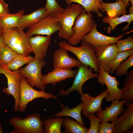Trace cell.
<instances>
[{"instance_id": "obj_17", "label": "cell", "mask_w": 133, "mask_h": 133, "mask_svg": "<svg viewBox=\"0 0 133 133\" xmlns=\"http://www.w3.org/2000/svg\"><path fill=\"white\" fill-rule=\"evenodd\" d=\"M51 35L44 36L37 35L30 37V43L34 55V59L43 60L51 43Z\"/></svg>"}, {"instance_id": "obj_25", "label": "cell", "mask_w": 133, "mask_h": 133, "mask_svg": "<svg viewBox=\"0 0 133 133\" xmlns=\"http://www.w3.org/2000/svg\"><path fill=\"white\" fill-rule=\"evenodd\" d=\"M24 11L20 10L16 13H9L0 17V27L5 30L18 27L19 20Z\"/></svg>"}, {"instance_id": "obj_30", "label": "cell", "mask_w": 133, "mask_h": 133, "mask_svg": "<svg viewBox=\"0 0 133 133\" xmlns=\"http://www.w3.org/2000/svg\"><path fill=\"white\" fill-rule=\"evenodd\" d=\"M44 7L48 16L56 17L62 14L65 10L59 5L56 0H46Z\"/></svg>"}, {"instance_id": "obj_7", "label": "cell", "mask_w": 133, "mask_h": 133, "mask_svg": "<svg viewBox=\"0 0 133 133\" xmlns=\"http://www.w3.org/2000/svg\"><path fill=\"white\" fill-rule=\"evenodd\" d=\"M95 23L92 18V14L87 13L83 9L76 18L72 28L74 33L67 40V43L73 46L77 45L83 37L91 31Z\"/></svg>"}, {"instance_id": "obj_8", "label": "cell", "mask_w": 133, "mask_h": 133, "mask_svg": "<svg viewBox=\"0 0 133 133\" xmlns=\"http://www.w3.org/2000/svg\"><path fill=\"white\" fill-rule=\"evenodd\" d=\"M42 98L46 100L53 98L57 101V97L54 94L44 90L39 91L34 89L27 82L25 78L23 77L20 83V99L18 111L23 112L26 110L28 104L33 100Z\"/></svg>"}, {"instance_id": "obj_43", "label": "cell", "mask_w": 133, "mask_h": 133, "mask_svg": "<svg viewBox=\"0 0 133 133\" xmlns=\"http://www.w3.org/2000/svg\"><path fill=\"white\" fill-rule=\"evenodd\" d=\"M129 1H130L131 3L132 6H133V0H130Z\"/></svg>"}, {"instance_id": "obj_16", "label": "cell", "mask_w": 133, "mask_h": 133, "mask_svg": "<svg viewBox=\"0 0 133 133\" xmlns=\"http://www.w3.org/2000/svg\"><path fill=\"white\" fill-rule=\"evenodd\" d=\"M78 71V69L54 68L47 74L42 75L43 83L45 85L48 84L55 85L68 78L75 77Z\"/></svg>"}, {"instance_id": "obj_45", "label": "cell", "mask_w": 133, "mask_h": 133, "mask_svg": "<svg viewBox=\"0 0 133 133\" xmlns=\"http://www.w3.org/2000/svg\"><path fill=\"white\" fill-rule=\"evenodd\" d=\"M2 63L1 61L0 60V66L1 65V64Z\"/></svg>"}, {"instance_id": "obj_33", "label": "cell", "mask_w": 133, "mask_h": 133, "mask_svg": "<svg viewBox=\"0 0 133 133\" xmlns=\"http://www.w3.org/2000/svg\"><path fill=\"white\" fill-rule=\"evenodd\" d=\"M133 66V53L124 61H122L115 71L116 75L122 76L126 75L129 68Z\"/></svg>"}, {"instance_id": "obj_2", "label": "cell", "mask_w": 133, "mask_h": 133, "mask_svg": "<svg viewBox=\"0 0 133 133\" xmlns=\"http://www.w3.org/2000/svg\"><path fill=\"white\" fill-rule=\"evenodd\" d=\"M58 45L60 47L73 53L82 64L88 66L93 68L94 71L98 73L100 69L98 65L95 48L91 44L82 41L80 46L77 47L62 41L59 42Z\"/></svg>"}, {"instance_id": "obj_40", "label": "cell", "mask_w": 133, "mask_h": 133, "mask_svg": "<svg viewBox=\"0 0 133 133\" xmlns=\"http://www.w3.org/2000/svg\"><path fill=\"white\" fill-rule=\"evenodd\" d=\"M129 14L133 13V6H131L129 8Z\"/></svg>"}, {"instance_id": "obj_35", "label": "cell", "mask_w": 133, "mask_h": 133, "mask_svg": "<svg viewBox=\"0 0 133 133\" xmlns=\"http://www.w3.org/2000/svg\"><path fill=\"white\" fill-rule=\"evenodd\" d=\"M87 117L90 123V127L87 133H98L99 125L101 122V118L95 116L94 114H89Z\"/></svg>"}, {"instance_id": "obj_42", "label": "cell", "mask_w": 133, "mask_h": 133, "mask_svg": "<svg viewBox=\"0 0 133 133\" xmlns=\"http://www.w3.org/2000/svg\"><path fill=\"white\" fill-rule=\"evenodd\" d=\"M4 30L0 27V33H2L3 32Z\"/></svg>"}, {"instance_id": "obj_32", "label": "cell", "mask_w": 133, "mask_h": 133, "mask_svg": "<svg viewBox=\"0 0 133 133\" xmlns=\"http://www.w3.org/2000/svg\"><path fill=\"white\" fill-rule=\"evenodd\" d=\"M18 54L10 47L5 44L0 55V60L6 65L11 61Z\"/></svg>"}, {"instance_id": "obj_5", "label": "cell", "mask_w": 133, "mask_h": 133, "mask_svg": "<svg viewBox=\"0 0 133 133\" xmlns=\"http://www.w3.org/2000/svg\"><path fill=\"white\" fill-rule=\"evenodd\" d=\"M46 64L45 60L34 59L25 67L19 68L17 70L25 78L31 86L36 87L41 90H44L46 87L43 83L41 71Z\"/></svg>"}, {"instance_id": "obj_13", "label": "cell", "mask_w": 133, "mask_h": 133, "mask_svg": "<svg viewBox=\"0 0 133 133\" xmlns=\"http://www.w3.org/2000/svg\"><path fill=\"white\" fill-rule=\"evenodd\" d=\"M107 90L102 91L99 95L92 97L87 93H83L80 98L83 102L82 113L86 117L90 114H97L103 110L101 107L103 100L108 95Z\"/></svg>"}, {"instance_id": "obj_21", "label": "cell", "mask_w": 133, "mask_h": 133, "mask_svg": "<svg viewBox=\"0 0 133 133\" xmlns=\"http://www.w3.org/2000/svg\"><path fill=\"white\" fill-rule=\"evenodd\" d=\"M66 4L70 6L72 3H76L80 4L84 8L86 13L90 14L95 12L99 17H102L103 15L100 12L104 13L105 12L99 0H65Z\"/></svg>"}, {"instance_id": "obj_14", "label": "cell", "mask_w": 133, "mask_h": 133, "mask_svg": "<svg viewBox=\"0 0 133 133\" xmlns=\"http://www.w3.org/2000/svg\"><path fill=\"white\" fill-rule=\"evenodd\" d=\"M97 24L95 23L92 30L83 37L82 41L88 43L95 47L111 43H116L124 35L133 32V30L128 31L117 37L110 36L100 33L97 30Z\"/></svg>"}, {"instance_id": "obj_3", "label": "cell", "mask_w": 133, "mask_h": 133, "mask_svg": "<svg viewBox=\"0 0 133 133\" xmlns=\"http://www.w3.org/2000/svg\"><path fill=\"white\" fill-rule=\"evenodd\" d=\"M9 122L14 129L10 133H44L43 122L38 114L28 115L23 119L15 116Z\"/></svg>"}, {"instance_id": "obj_29", "label": "cell", "mask_w": 133, "mask_h": 133, "mask_svg": "<svg viewBox=\"0 0 133 133\" xmlns=\"http://www.w3.org/2000/svg\"><path fill=\"white\" fill-rule=\"evenodd\" d=\"M31 56H25L18 54L11 61L5 65L9 69L13 71L17 70L21 66L29 64L34 59Z\"/></svg>"}, {"instance_id": "obj_15", "label": "cell", "mask_w": 133, "mask_h": 133, "mask_svg": "<svg viewBox=\"0 0 133 133\" xmlns=\"http://www.w3.org/2000/svg\"><path fill=\"white\" fill-rule=\"evenodd\" d=\"M123 106H126L127 108L116 120L112 122L115 127L114 133H126L133 130V103L127 101Z\"/></svg>"}, {"instance_id": "obj_22", "label": "cell", "mask_w": 133, "mask_h": 133, "mask_svg": "<svg viewBox=\"0 0 133 133\" xmlns=\"http://www.w3.org/2000/svg\"><path fill=\"white\" fill-rule=\"evenodd\" d=\"M133 20V13L115 17L105 16L103 17L102 19V21L103 23H108L109 25V26L106 28L108 33L114 30L118 25L124 22H127L128 24L126 26L122 28V30L125 31L128 29L129 26Z\"/></svg>"}, {"instance_id": "obj_44", "label": "cell", "mask_w": 133, "mask_h": 133, "mask_svg": "<svg viewBox=\"0 0 133 133\" xmlns=\"http://www.w3.org/2000/svg\"><path fill=\"white\" fill-rule=\"evenodd\" d=\"M99 0L101 3L102 1V0Z\"/></svg>"}, {"instance_id": "obj_41", "label": "cell", "mask_w": 133, "mask_h": 133, "mask_svg": "<svg viewBox=\"0 0 133 133\" xmlns=\"http://www.w3.org/2000/svg\"><path fill=\"white\" fill-rule=\"evenodd\" d=\"M3 133V130L1 124L0 122V133Z\"/></svg>"}, {"instance_id": "obj_6", "label": "cell", "mask_w": 133, "mask_h": 133, "mask_svg": "<svg viewBox=\"0 0 133 133\" xmlns=\"http://www.w3.org/2000/svg\"><path fill=\"white\" fill-rule=\"evenodd\" d=\"M0 74L4 75L7 78L8 86L4 87L2 91L8 96L12 95L15 100L14 111H18L20 99L21 81L23 77L17 70L9 69L2 63L0 66Z\"/></svg>"}, {"instance_id": "obj_11", "label": "cell", "mask_w": 133, "mask_h": 133, "mask_svg": "<svg viewBox=\"0 0 133 133\" xmlns=\"http://www.w3.org/2000/svg\"><path fill=\"white\" fill-rule=\"evenodd\" d=\"M98 74V82L102 85H106L108 92V96L105 99L107 102L114 100H121L122 94L120 89L118 87L119 83L115 77L112 76L109 72L99 69Z\"/></svg>"}, {"instance_id": "obj_39", "label": "cell", "mask_w": 133, "mask_h": 133, "mask_svg": "<svg viewBox=\"0 0 133 133\" xmlns=\"http://www.w3.org/2000/svg\"><path fill=\"white\" fill-rule=\"evenodd\" d=\"M122 1L125 3L126 7H128L130 5L129 3L130 0H121Z\"/></svg>"}, {"instance_id": "obj_38", "label": "cell", "mask_w": 133, "mask_h": 133, "mask_svg": "<svg viewBox=\"0 0 133 133\" xmlns=\"http://www.w3.org/2000/svg\"><path fill=\"white\" fill-rule=\"evenodd\" d=\"M5 44L2 33H0V55L1 54L2 49Z\"/></svg>"}, {"instance_id": "obj_9", "label": "cell", "mask_w": 133, "mask_h": 133, "mask_svg": "<svg viewBox=\"0 0 133 133\" xmlns=\"http://www.w3.org/2000/svg\"><path fill=\"white\" fill-rule=\"evenodd\" d=\"M89 67L81 63L78 67V71L72 86L66 90L61 89L58 96H67L74 91H77L80 95L83 93L82 88L84 84L88 80L98 77V74L93 73V68Z\"/></svg>"}, {"instance_id": "obj_36", "label": "cell", "mask_w": 133, "mask_h": 133, "mask_svg": "<svg viewBox=\"0 0 133 133\" xmlns=\"http://www.w3.org/2000/svg\"><path fill=\"white\" fill-rule=\"evenodd\" d=\"M100 122V124L99 125V133H113L115 130V127L113 123H110L107 121Z\"/></svg>"}, {"instance_id": "obj_24", "label": "cell", "mask_w": 133, "mask_h": 133, "mask_svg": "<svg viewBox=\"0 0 133 133\" xmlns=\"http://www.w3.org/2000/svg\"><path fill=\"white\" fill-rule=\"evenodd\" d=\"M83 105L82 101L75 107L70 108L67 106H62V110L55 114L54 115L56 117L69 116L74 119L77 121L83 126H85L83 119L81 115Z\"/></svg>"}, {"instance_id": "obj_20", "label": "cell", "mask_w": 133, "mask_h": 133, "mask_svg": "<svg viewBox=\"0 0 133 133\" xmlns=\"http://www.w3.org/2000/svg\"><path fill=\"white\" fill-rule=\"evenodd\" d=\"M48 16L45 8H40L30 14L23 15L19 20L18 27L24 30Z\"/></svg>"}, {"instance_id": "obj_31", "label": "cell", "mask_w": 133, "mask_h": 133, "mask_svg": "<svg viewBox=\"0 0 133 133\" xmlns=\"http://www.w3.org/2000/svg\"><path fill=\"white\" fill-rule=\"evenodd\" d=\"M133 53V49L118 52L115 58L112 62L110 65L109 72L113 73L121 62L125 60Z\"/></svg>"}, {"instance_id": "obj_10", "label": "cell", "mask_w": 133, "mask_h": 133, "mask_svg": "<svg viewBox=\"0 0 133 133\" xmlns=\"http://www.w3.org/2000/svg\"><path fill=\"white\" fill-rule=\"evenodd\" d=\"M61 29L57 17L48 16L29 27L26 33L30 37L35 34L50 35Z\"/></svg>"}, {"instance_id": "obj_18", "label": "cell", "mask_w": 133, "mask_h": 133, "mask_svg": "<svg viewBox=\"0 0 133 133\" xmlns=\"http://www.w3.org/2000/svg\"><path fill=\"white\" fill-rule=\"evenodd\" d=\"M52 58L54 68H71L78 67L81 64L79 60L69 56L67 51L60 47L53 53Z\"/></svg>"}, {"instance_id": "obj_28", "label": "cell", "mask_w": 133, "mask_h": 133, "mask_svg": "<svg viewBox=\"0 0 133 133\" xmlns=\"http://www.w3.org/2000/svg\"><path fill=\"white\" fill-rule=\"evenodd\" d=\"M62 126L65 128V133H87L89 130V129L68 116L64 118Z\"/></svg>"}, {"instance_id": "obj_34", "label": "cell", "mask_w": 133, "mask_h": 133, "mask_svg": "<svg viewBox=\"0 0 133 133\" xmlns=\"http://www.w3.org/2000/svg\"><path fill=\"white\" fill-rule=\"evenodd\" d=\"M116 43V46L118 52L133 49V36L130 35L126 39L119 40Z\"/></svg>"}, {"instance_id": "obj_26", "label": "cell", "mask_w": 133, "mask_h": 133, "mask_svg": "<svg viewBox=\"0 0 133 133\" xmlns=\"http://www.w3.org/2000/svg\"><path fill=\"white\" fill-rule=\"evenodd\" d=\"M122 94L121 100H124L130 103L133 102V69L126 75L123 85L120 89Z\"/></svg>"}, {"instance_id": "obj_27", "label": "cell", "mask_w": 133, "mask_h": 133, "mask_svg": "<svg viewBox=\"0 0 133 133\" xmlns=\"http://www.w3.org/2000/svg\"><path fill=\"white\" fill-rule=\"evenodd\" d=\"M64 118L45 117L44 118L43 130L44 133H61V128Z\"/></svg>"}, {"instance_id": "obj_23", "label": "cell", "mask_w": 133, "mask_h": 133, "mask_svg": "<svg viewBox=\"0 0 133 133\" xmlns=\"http://www.w3.org/2000/svg\"><path fill=\"white\" fill-rule=\"evenodd\" d=\"M102 7L108 16L111 17H119L126 15L127 11L124 3L122 0H117L114 3H101Z\"/></svg>"}, {"instance_id": "obj_37", "label": "cell", "mask_w": 133, "mask_h": 133, "mask_svg": "<svg viewBox=\"0 0 133 133\" xmlns=\"http://www.w3.org/2000/svg\"><path fill=\"white\" fill-rule=\"evenodd\" d=\"M8 7L4 0H0V17L9 13Z\"/></svg>"}, {"instance_id": "obj_12", "label": "cell", "mask_w": 133, "mask_h": 133, "mask_svg": "<svg viewBox=\"0 0 133 133\" xmlns=\"http://www.w3.org/2000/svg\"><path fill=\"white\" fill-rule=\"evenodd\" d=\"M94 48L98 67L109 73L110 64L118 52L116 44L111 43Z\"/></svg>"}, {"instance_id": "obj_4", "label": "cell", "mask_w": 133, "mask_h": 133, "mask_svg": "<svg viewBox=\"0 0 133 133\" xmlns=\"http://www.w3.org/2000/svg\"><path fill=\"white\" fill-rule=\"evenodd\" d=\"M83 9L79 4H72L57 17L62 27L61 30L58 32V36L60 38L68 40L73 36L74 33L72 28L75 20Z\"/></svg>"}, {"instance_id": "obj_19", "label": "cell", "mask_w": 133, "mask_h": 133, "mask_svg": "<svg viewBox=\"0 0 133 133\" xmlns=\"http://www.w3.org/2000/svg\"><path fill=\"white\" fill-rule=\"evenodd\" d=\"M112 100L110 106H106L104 110L97 114L96 116L101 118V122L110 121L112 122L122 114L124 110L123 105L127 101L125 100Z\"/></svg>"}, {"instance_id": "obj_1", "label": "cell", "mask_w": 133, "mask_h": 133, "mask_svg": "<svg viewBox=\"0 0 133 133\" xmlns=\"http://www.w3.org/2000/svg\"><path fill=\"white\" fill-rule=\"evenodd\" d=\"M2 34L5 44L18 54L28 56L33 52L30 37L24 29L15 27L4 30Z\"/></svg>"}]
</instances>
